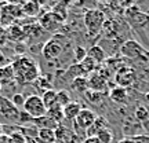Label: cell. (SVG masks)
<instances>
[{
	"mask_svg": "<svg viewBox=\"0 0 149 143\" xmlns=\"http://www.w3.org/2000/svg\"><path fill=\"white\" fill-rule=\"evenodd\" d=\"M70 95L66 90H59L57 91V105H59L61 107H65L66 105L70 103Z\"/></svg>",
	"mask_w": 149,
	"mask_h": 143,
	"instance_id": "cell-28",
	"label": "cell"
},
{
	"mask_svg": "<svg viewBox=\"0 0 149 143\" xmlns=\"http://www.w3.org/2000/svg\"><path fill=\"white\" fill-rule=\"evenodd\" d=\"M22 110L25 111V113H28L33 120L40 118V117H44L47 114V107L43 103L42 96L36 95V94L26 96V101H25V105H24V109H22Z\"/></svg>",
	"mask_w": 149,
	"mask_h": 143,
	"instance_id": "cell-4",
	"label": "cell"
},
{
	"mask_svg": "<svg viewBox=\"0 0 149 143\" xmlns=\"http://www.w3.org/2000/svg\"><path fill=\"white\" fill-rule=\"evenodd\" d=\"M46 116H48L51 120H54L55 122H61L62 120H64V107H61L59 105H54V106H51L50 109H47V114Z\"/></svg>",
	"mask_w": 149,
	"mask_h": 143,
	"instance_id": "cell-20",
	"label": "cell"
},
{
	"mask_svg": "<svg viewBox=\"0 0 149 143\" xmlns=\"http://www.w3.org/2000/svg\"><path fill=\"white\" fill-rule=\"evenodd\" d=\"M81 109H83L81 103L72 101L69 105H66L64 107V118L65 120H69V121H74L76 117L79 116V113L81 111Z\"/></svg>",
	"mask_w": 149,
	"mask_h": 143,
	"instance_id": "cell-14",
	"label": "cell"
},
{
	"mask_svg": "<svg viewBox=\"0 0 149 143\" xmlns=\"http://www.w3.org/2000/svg\"><path fill=\"white\" fill-rule=\"evenodd\" d=\"M95 136H97V139L100 140V143H112V140H113V132H112L109 128L101 129Z\"/></svg>",
	"mask_w": 149,
	"mask_h": 143,
	"instance_id": "cell-29",
	"label": "cell"
},
{
	"mask_svg": "<svg viewBox=\"0 0 149 143\" xmlns=\"http://www.w3.org/2000/svg\"><path fill=\"white\" fill-rule=\"evenodd\" d=\"M4 4H6V1H0V12H1V8L4 7Z\"/></svg>",
	"mask_w": 149,
	"mask_h": 143,
	"instance_id": "cell-40",
	"label": "cell"
},
{
	"mask_svg": "<svg viewBox=\"0 0 149 143\" xmlns=\"http://www.w3.org/2000/svg\"><path fill=\"white\" fill-rule=\"evenodd\" d=\"M4 10L15 19V22L25 17L24 15V11H22V4H19V3H6Z\"/></svg>",
	"mask_w": 149,
	"mask_h": 143,
	"instance_id": "cell-19",
	"label": "cell"
},
{
	"mask_svg": "<svg viewBox=\"0 0 149 143\" xmlns=\"http://www.w3.org/2000/svg\"><path fill=\"white\" fill-rule=\"evenodd\" d=\"M64 43L61 41V36H54L48 39L46 43H43L42 55L46 61H54L58 59L64 53Z\"/></svg>",
	"mask_w": 149,
	"mask_h": 143,
	"instance_id": "cell-5",
	"label": "cell"
},
{
	"mask_svg": "<svg viewBox=\"0 0 149 143\" xmlns=\"http://www.w3.org/2000/svg\"><path fill=\"white\" fill-rule=\"evenodd\" d=\"M39 143H42V142H39Z\"/></svg>",
	"mask_w": 149,
	"mask_h": 143,
	"instance_id": "cell-42",
	"label": "cell"
},
{
	"mask_svg": "<svg viewBox=\"0 0 149 143\" xmlns=\"http://www.w3.org/2000/svg\"><path fill=\"white\" fill-rule=\"evenodd\" d=\"M0 92H1V84H0Z\"/></svg>",
	"mask_w": 149,
	"mask_h": 143,
	"instance_id": "cell-41",
	"label": "cell"
},
{
	"mask_svg": "<svg viewBox=\"0 0 149 143\" xmlns=\"http://www.w3.org/2000/svg\"><path fill=\"white\" fill-rule=\"evenodd\" d=\"M87 55H88L94 62H97V65L102 64V62L107 59V53H105V50H104L100 44L91 46V47L87 50Z\"/></svg>",
	"mask_w": 149,
	"mask_h": 143,
	"instance_id": "cell-15",
	"label": "cell"
},
{
	"mask_svg": "<svg viewBox=\"0 0 149 143\" xmlns=\"http://www.w3.org/2000/svg\"><path fill=\"white\" fill-rule=\"evenodd\" d=\"M10 99L17 109H21L22 110V109H24V105H25V101H26V96L22 95L21 92H15V94H13V96H11Z\"/></svg>",
	"mask_w": 149,
	"mask_h": 143,
	"instance_id": "cell-30",
	"label": "cell"
},
{
	"mask_svg": "<svg viewBox=\"0 0 149 143\" xmlns=\"http://www.w3.org/2000/svg\"><path fill=\"white\" fill-rule=\"evenodd\" d=\"M83 143H100V140L97 139V136H87Z\"/></svg>",
	"mask_w": 149,
	"mask_h": 143,
	"instance_id": "cell-35",
	"label": "cell"
},
{
	"mask_svg": "<svg viewBox=\"0 0 149 143\" xmlns=\"http://www.w3.org/2000/svg\"><path fill=\"white\" fill-rule=\"evenodd\" d=\"M7 41V29L0 25V46H4Z\"/></svg>",
	"mask_w": 149,
	"mask_h": 143,
	"instance_id": "cell-33",
	"label": "cell"
},
{
	"mask_svg": "<svg viewBox=\"0 0 149 143\" xmlns=\"http://www.w3.org/2000/svg\"><path fill=\"white\" fill-rule=\"evenodd\" d=\"M33 124H35L39 129H51V131H55V129L59 127L58 122H55L54 120H51L48 116H44V117H40V118L33 120Z\"/></svg>",
	"mask_w": 149,
	"mask_h": 143,
	"instance_id": "cell-18",
	"label": "cell"
},
{
	"mask_svg": "<svg viewBox=\"0 0 149 143\" xmlns=\"http://www.w3.org/2000/svg\"><path fill=\"white\" fill-rule=\"evenodd\" d=\"M19 132L26 138H32V139H37L39 138V128L35 125V124H28V125H22L19 127Z\"/></svg>",
	"mask_w": 149,
	"mask_h": 143,
	"instance_id": "cell-22",
	"label": "cell"
},
{
	"mask_svg": "<svg viewBox=\"0 0 149 143\" xmlns=\"http://www.w3.org/2000/svg\"><path fill=\"white\" fill-rule=\"evenodd\" d=\"M133 139L135 140V143H149V135H145V133L139 135V136H135Z\"/></svg>",
	"mask_w": 149,
	"mask_h": 143,
	"instance_id": "cell-34",
	"label": "cell"
},
{
	"mask_svg": "<svg viewBox=\"0 0 149 143\" xmlns=\"http://www.w3.org/2000/svg\"><path fill=\"white\" fill-rule=\"evenodd\" d=\"M105 21H107V18H105L104 11L98 10V8H91V10L86 11L84 26L90 36H95L98 33H101Z\"/></svg>",
	"mask_w": 149,
	"mask_h": 143,
	"instance_id": "cell-2",
	"label": "cell"
},
{
	"mask_svg": "<svg viewBox=\"0 0 149 143\" xmlns=\"http://www.w3.org/2000/svg\"><path fill=\"white\" fill-rule=\"evenodd\" d=\"M97 117L98 116L91 109L83 107L81 111L79 113V116L76 117V120H74V127H76L77 131H86L87 132V129L95 122Z\"/></svg>",
	"mask_w": 149,
	"mask_h": 143,
	"instance_id": "cell-9",
	"label": "cell"
},
{
	"mask_svg": "<svg viewBox=\"0 0 149 143\" xmlns=\"http://www.w3.org/2000/svg\"><path fill=\"white\" fill-rule=\"evenodd\" d=\"M25 39H26V33L24 30V26L14 23L10 28H7V40L15 41L18 44V43H22Z\"/></svg>",
	"mask_w": 149,
	"mask_h": 143,
	"instance_id": "cell-12",
	"label": "cell"
},
{
	"mask_svg": "<svg viewBox=\"0 0 149 143\" xmlns=\"http://www.w3.org/2000/svg\"><path fill=\"white\" fill-rule=\"evenodd\" d=\"M119 53H120V55L124 57V58L137 61V59L144 58L145 54H146V50H145L138 41H135V40H126V41L120 46Z\"/></svg>",
	"mask_w": 149,
	"mask_h": 143,
	"instance_id": "cell-7",
	"label": "cell"
},
{
	"mask_svg": "<svg viewBox=\"0 0 149 143\" xmlns=\"http://www.w3.org/2000/svg\"><path fill=\"white\" fill-rule=\"evenodd\" d=\"M7 143H26V139H25V136H24L19 131H17V132L8 135Z\"/></svg>",
	"mask_w": 149,
	"mask_h": 143,
	"instance_id": "cell-32",
	"label": "cell"
},
{
	"mask_svg": "<svg viewBox=\"0 0 149 143\" xmlns=\"http://www.w3.org/2000/svg\"><path fill=\"white\" fill-rule=\"evenodd\" d=\"M126 19L128 21L133 30H142L149 25V14L142 12L135 4H131L128 8H126Z\"/></svg>",
	"mask_w": 149,
	"mask_h": 143,
	"instance_id": "cell-3",
	"label": "cell"
},
{
	"mask_svg": "<svg viewBox=\"0 0 149 143\" xmlns=\"http://www.w3.org/2000/svg\"><path fill=\"white\" fill-rule=\"evenodd\" d=\"M37 140L42 143H55V131L51 129H39V138Z\"/></svg>",
	"mask_w": 149,
	"mask_h": 143,
	"instance_id": "cell-27",
	"label": "cell"
},
{
	"mask_svg": "<svg viewBox=\"0 0 149 143\" xmlns=\"http://www.w3.org/2000/svg\"><path fill=\"white\" fill-rule=\"evenodd\" d=\"M73 54H74V61H76V64H80V62L87 57V50H86L84 47H81V46H76L73 50Z\"/></svg>",
	"mask_w": 149,
	"mask_h": 143,
	"instance_id": "cell-31",
	"label": "cell"
},
{
	"mask_svg": "<svg viewBox=\"0 0 149 143\" xmlns=\"http://www.w3.org/2000/svg\"><path fill=\"white\" fill-rule=\"evenodd\" d=\"M117 143H135V140H134L133 138H127V136H126V138H123L122 140H119Z\"/></svg>",
	"mask_w": 149,
	"mask_h": 143,
	"instance_id": "cell-37",
	"label": "cell"
},
{
	"mask_svg": "<svg viewBox=\"0 0 149 143\" xmlns=\"http://www.w3.org/2000/svg\"><path fill=\"white\" fill-rule=\"evenodd\" d=\"M109 98H111L115 103H119V105L127 103V99H128L127 88H123V87L115 85V87L109 91Z\"/></svg>",
	"mask_w": 149,
	"mask_h": 143,
	"instance_id": "cell-13",
	"label": "cell"
},
{
	"mask_svg": "<svg viewBox=\"0 0 149 143\" xmlns=\"http://www.w3.org/2000/svg\"><path fill=\"white\" fill-rule=\"evenodd\" d=\"M3 138V125H1V122H0V139Z\"/></svg>",
	"mask_w": 149,
	"mask_h": 143,
	"instance_id": "cell-39",
	"label": "cell"
},
{
	"mask_svg": "<svg viewBox=\"0 0 149 143\" xmlns=\"http://www.w3.org/2000/svg\"><path fill=\"white\" fill-rule=\"evenodd\" d=\"M142 128H144V133L145 135H149V120L148 121H145L142 124Z\"/></svg>",
	"mask_w": 149,
	"mask_h": 143,
	"instance_id": "cell-38",
	"label": "cell"
},
{
	"mask_svg": "<svg viewBox=\"0 0 149 143\" xmlns=\"http://www.w3.org/2000/svg\"><path fill=\"white\" fill-rule=\"evenodd\" d=\"M134 117H135L137 122L144 124L145 121H148L149 120V109L146 106H144V105L137 106L135 107V110H134Z\"/></svg>",
	"mask_w": 149,
	"mask_h": 143,
	"instance_id": "cell-26",
	"label": "cell"
},
{
	"mask_svg": "<svg viewBox=\"0 0 149 143\" xmlns=\"http://www.w3.org/2000/svg\"><path fill=\"white\" fill-rule=\"evenodd\" d=\"M13 69L15 74V81L19 84H26V83H32L35 80L40 77V69L37 64L29 57L21 55L17 57L13 62Z\"/></svg>",
	"mask_w": 149,
	"mask_h": 143,
	"instance_id": "cell-1",
	"label": "cell"
},
{
	"mask_svg": "<svg viewBox=\"0 0 149 143\" xmlns=\"http://www.w3.org/2000/svg\"><path fill=\"white\" fill-rule=\"evenodd\" d=\"M115 81H116V85L127 88L130 85H133V83L135 81V72L130 68H123V69L116 72Z\"/></svg>",
	"mask_w": 149,
	"mask_h": 143,
	"instance_id": "cell-10",
	"label": "cell"
},
{
	"mask_svg": "<svg viewBox=\"0 0 149 143\" xmlns=\"http://www.w3.org/2000/svg\"><path fill=\"white\" fill-rule=\"evenodd\" d=\"M64 22H65L64 19L59 15H57L54 11H46V12H43V15L39 18V25H40V28H42L43 30L50 32V33L57 32L59 28L62 26Z\"/></svg>",
	"mask_w": 149,
	"mask_h": 143,
	"instance_id": "cell-8",
	"label": "cell"
},
{
	"mask_svg": "<svg viewBox=\"0 0 149 143\" xmlns=\"http://www.w3.org/2000/svg\"><path fill=\"white\" fill-rule=\"evenodd\" d=\"M0 114L8 124H18L21 110L13 105L11 99H8L4 95H0Z\"/></svg>",
	"mask_w": 149,
	"mask_h": 143,
	"instance_id": "cell-6",
	"label": "cell"
},
{
	"mask_svg": "<svg viewBox=\"0 0 149 143\" xmlns=\"http://www.w3.org/2000/svg\"><path fill=\"white\" fill-rule=\"evenodd\" d=\"M80 68H81V70H83V73L84 74H91V73H94L97 70V68H98V65H97V62H94L93 59L87 55L81 62H80Z\"/></svg>",
	"mask_w": 149,
	"mask_h": 143,
	"instance_id": "cell-24",
	"label": "cell"
},
{
	"mask_svg": "<svg viewBox=\"0 0 149 143\" xmlns=\"http://www.w3.org/2000/svg\"><path fill=\"white\" fill-rule=\"evenodd\" d=\"M87 83H88V90L94 91V92H104L108 88L107 79L101 73H97V72L90 74V77L87 79Z\"/></svg>",
	"mask_w": 149,
	"mask_h": 143,
	"instance_id": "cell-11",
	"label": "cell"
},
{
	"mask_svg": "<svg viewBox=\"0 0 149 143\" xmlns=\"http://www.w3.org/2000/svg\"><path fill=\"white\" fill-rule=\"evenodd\" d=\"M70 87H72L73 91H77V92H87V91H88V83H87L86 76H81V77L74 79L73 81L70 83Z\"/></svg>",
	"mask_w": 149,
	"mask_h": 143,
	"instance_id": "cell-23",
	"label": "cell"
},
{
	"mask_svg": "<svg viewBox=\"0 0 149 143\" xmlns=\"http://www.w3.org/2000/svg\"><path fill=\"white\" fill-rule=\"evenodd\" d=\"M22 11H24L25 17H37L42 11V3H39V1L22 3Z\"/></svg>",
	"mask_w": 149,
	"mask_h": 143,
	"instance_id": "cell-17",
	"label": "cell"
},
{
	"mask_svg": "<svg viewBox=\"0 0 149 143\" xmlns=\"http://www.w3.org/2000/svg\"><path fill=\"white\" fill-rule=\"evenodd\" d=\"M15 81V74H14V69H13V65H4L0 68V84L1 87L6 84H11Z\"/></svg>",
	"mask_w": 149,
	"mask_h": 143,
	"instance_id": "cell-16",
	"label": "cell"
},
{
	"mask_svg": "<svg viewBox=\"0 0 149 143\" xmlns=\"http://www.w3.org/2000/svg\"><path fill=\"white\" fill-rule=\"evenodd\" d=\"M104 128H108L107 120L104 117H97L95 122L87 129V133H88V136H95L97 133L100 132L101 129H104Z\"/></svg>",
	"mask_w": 149,
	"mask_h": 143,
	"instance_id": "cell-21",
	"label": "cell"
},
{
	"mask_svg": "<svg viewBox=\"0 0 149 143\" xmlns=\"http://www.w3.org/2000/svg\"><path fill=\"white\" fill-rule=\"evenodd\" d=\"M4 65H8V61H7V58L4 57V54L0 51V68L4 66Z\"/></svg>",
	"mask_w": 149,
	"mask_h": 143,
	"instance_id": "cell-36",
	"label": "cell"
},
{
	"mask_svg": "<svg viewBox=\"0 0 149 143\" xmlns=\"http://www.w3.org/2000/svg\"><path fill=\"white\" fill-rule=\"evenodd\" d=\"M42 99H43V103L46 105V107L50 109L51 106H54L57 103V91H54L53 88L51 90H46L43 92Z\"/></svg>",
	"mask_w": 149,
	"mask_h": 143,
	"instance_id": "cell-25",
	"label": "cell"
}]
</instances>
